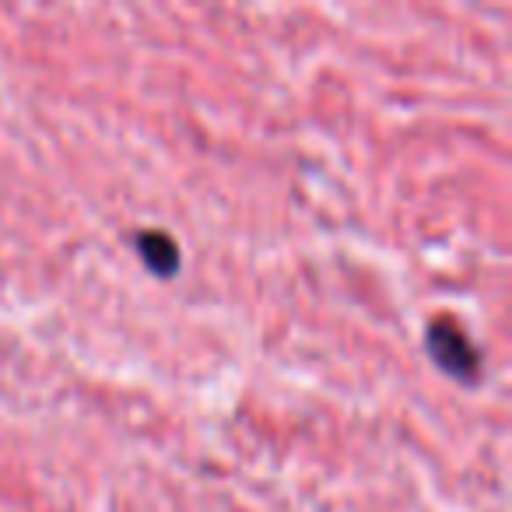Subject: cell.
<instances>
[{"instance_id":"6da1fadb","label":"cell","mask_w":512,"mask_h":512,"mask_svg":"<svg viewBox=\"0 0 512 512\" xmlns=\"http://www.w3.org/2000/svg\"><path fill=\"white\" fill-rule=\"evenodd\" d=\"M425 348L435 358L442 372L456 379H474L477 376V351L470 348V341L453 327L449 320H439L428 327L425 334Z\"/></svg>"},{"instance_id":"7a4b0ae2","label":"cell","mask_w":512,"mask_h":512,"mask_svg":"<svg viewBox=\"0 0 512 512\" xmlns=\"http://www.w3.org/2000/svg\"><path fill=\"white\" fill-rule=\"evenodd\" d=\"M137 249H141L144 264H148L151 271L158 274V278H169V274L179 267L176 242H172L165 232H144V235H137Z\"/></svg>"}]
</instances>
